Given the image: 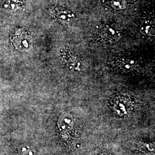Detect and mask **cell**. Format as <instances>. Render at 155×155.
<instances>
[{
	"mask_svg": "<svg viewBox=\"0 0 155 155\" xmlns=\"http://www.w3.org/2000/svg\"><path fill=\"white\" fill-rule=\"evenodd\" d=\"M35 150L29 145H22L18 149V155H35Z\"/></svg>",
	"mask_w": 155,
	"mask_h": 155,
	"instance_id": "8",
	"label": "cell"
},
{
	"mask_svg": "<svg viewBox=\"0 0 155 155\" xmlns=\"http://www.w3.org/2000/svg\"><path fill=\"white\" fill-rule=\"evenodd\" d=\"M61 115L58 122V126L62 133H66L73 127V120L69 114Z\"/></svg>",
	"mask_w": 155,
	"mask_h": 155,
	"instance_id": "5",
	"label": "cell"
},
{
	"mask_svg": "<svg viewBox=\"0 0 155 155\" xmlns=\"http://www.w3.org/2000/svg\"><path fill=\"white\" fill-rule=\"evenodd\" d=\"M100 155H107V154H106V153H103V154H101Z\"/></svg>",
	"mask_w": 155,
	"mask_h": 155,
	"instance_id": "10",
	"label": "cell"
},
{
	"mask_svg": "<svg viewBox=\"0 0 155 155\" xmlns=\"http://www.w3.org/2000/svg\"><path fill=\"white\" fill-rule=\"evenodd\" d=\"M141 33L146 36H152L155 34V26L148 21L143 22L140 26Z\"/></svg>",
	"mask_w": 155,
	"mask_h": 155,
	"instance_id": "7",
	"label": "cell"
},
{
	"mask_svg": "<svg viewBox=\"0 0 155 155\" xmlns=\"http://www.w3.org/2000/svg\"><path fill=\"white\" fill-rule=\"evenodd\" d=\"M111 107L117 116L124 117L129 114L133 110L134 103L130 96L120 95L112 100Z\"/></svg>",
	"mask_w": 155,
	"mask_h": 155,
	"instance_id": "1",
	"label": "cell"
},
{
	"mask_svg": "<svg viewBox=\"0 0 155 155\" xmlns=\"http://www.w3.org/2000/svg\"><path fill=\"white\" fill-rule=\"evenodd\" d=\"M51 13L58 20L63 22L70 21L75 17L72 12L65 9H59L58 8H55L51 11Z\"/></svg>",
	"mask_w": 155,
	"mask_h": 155,
	"instance_id": "6",
	"label": "cell"
},
{
	"mask_svg": "<svg viewBox=\"0 0 155 155\" xmlns=\"http://www.w3.org/2000/svg\"><path fill=\"white\" fill-rule=\"evenodd\" d=\"M111 7L117 10H122L127 8L126 0H112L111 3Z\"/></svg>",
	"mask_w": 155,
	"mask_h": 155,
	"instance_id": "9",
	"label": "cell"
},
{
	"mask_svg": "<svg viewBox=\"0 0 155 155\" xmlns=\"http://www.w3.org/2000/svg\"><path fill=\"white\" fill-rule=\"evenodd\" d=\"M117 68L122 72L128 73L132 72L136 69L137 67V64L134 60L130 59H122L118 60L117 63Z\"/></svg>",
	"mask_w": 155,
	"mask_h": 155,
	"instance_id": "4",
	"label": "cell"
},
{
	"mask_svg": "<svg viewBox=\"0 0 155 155\" xmlns=\"http://www.w3.org/2000/svg\"><path fill=\"white\" fill-rule=\"evenodd\" d=\"M100 39L102 43L106 44H113L117 41L121 36L118 31L110 27H106L102 29L100 34Z\"/></svg>",
	"mask_w": 155,
	"mask_h": 155,
	"instance_id": "3",
	"label": "cell"
},
{
	"mask_svg": "<svg viewBox=\"0 0 155 155\" xmlns=\"http://www.w3.org/2000/svg\"><path fill=\"white\" fill-rule=\"evenodd\" d=\"M12 41L17 49L21 51L29 50L32 45L31 37L23 31L16 33L13 37Z\"/></svg>",
	"mask_w": 155,
	"mask_h": 155,
	"instance_id": "2",
	"label": "cell"
}]
</instances>
